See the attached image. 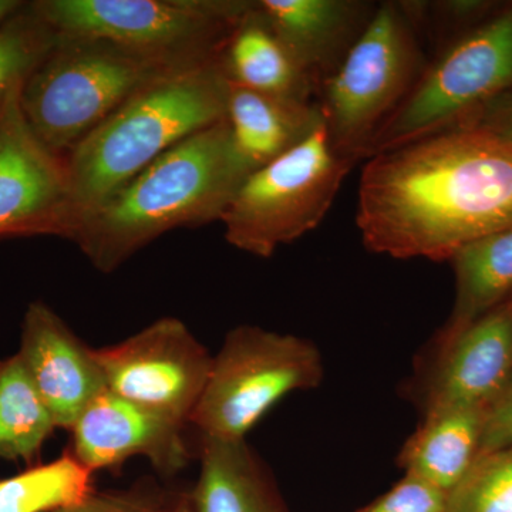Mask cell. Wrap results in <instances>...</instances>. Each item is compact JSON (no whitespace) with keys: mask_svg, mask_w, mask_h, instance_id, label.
<instances>
[{"mask_svg":"<svg viewBox=\"0 0 512 512\" xmlns=\"http://www.w3.org/2000/svg\"><path fill=\"white\" fill-rule=\"evenodd\" d=\"M356 224L375 254L450 261L512 227V146L460 126L376 154L360 177Z\"/></svg>","mask_w":512,"mask_h":512,"instance_id":"obj_1","label":"cell"},{"mask_svg":"<svg viewBox=\"0 0 512 512\" xmlns=\"http://www.w3.org/2000/svg\"><path fill=\"white\" fill-rule=\"evenodd\" d=\"M249 175L225 117L171 148L80 218L70 241L97 271L111 274L167 232L221 222Z\"/></svg>","mask_w":512,"mask_h":512,"instance_id":"obj_2","label":"cell"},{"mask_svg":"<svg viewBox=\"0 0 512 512\" xmlns=\"http://www.w3.org/2000/svg\"><path fill=\"white\" fill-rule=\"evenodd\" d=\"M227 90L220 59L170 74L131 97L80 141L66 156L73 231L80 218L171 148L224 120Z\"/></svg>","mask_w":512,"mask_h":512,"instance_id":"obj_3","label":"cell"},{"mask_svg":"<svg viewBox=\"0 0 512 512\" xmlns=\"http://www.w3.org/2000/svg\"><path fill=\"white\" fill-rule=\"evenodd\" d=\"M252 0H35L57 35L94 37L170 72L217 62Z\"/></svg>","mask_w":512,"mask_h":512,"instance_id":"obj_4","label":"cell"},{"mask_svg":"<svg viewBox=\"0 0 512 512\" xmlns=\"http://www.w3.org/2000/svg\"><path fill=\"white\" fill-rule=\"evenodd\" d=\"M419 22L410 2H383L336 73L320 87L318 103L330 146L353 163L409 99L426 72Z\"/></svg>","mask_w":512,"mask_h":512,"instance_id":"obj_5","label":"cell"},{"mask_svg":"<svg viewBox=\"0 0 512 512\" xmlns=\"http://www.w3.org/2000/svg\"><path fill=\"white\" fill-rule=\"evenodd\" d=\"M185 72V70H184ZM170 72L94 37L57 35L20 92L33 133L66 157L131 97Z\"/></svg>","mask_w":512,"mask_h":512,"instance_id":"obj_6","label":"cell"},{"mask_svg":"<svg viewBox=\"0 0 512 512\" xmlns=\"http://www.w3.org/2000/svg\"><path fill=\"white\" fill-rule=\"evenodd\" d=\"M325 375L311 340L259 326L229 330L190 424L202 437L245 440L256 423L292 392L316 389Z\"/></svg>","mask_w":512,"mask_h":512,"instance_id":"obj_7","label":"cell"},{"mask_svg":"<svg viewBox=\"0 0 512 512\" xmlns=\"http://www.w3.org/2000/svg\"><path fill=\"white\" fill-rule=\"evenodd\" d=\"M330 146L325 121L284 156L249 175L221 218L229 245L271 258L318 228L355 167Z\"/></svg>","mask_w":512,"mask_h":512,"instance_id":"obj_8","label":"cell"},{"mask_svg":"<svg viewBox=\"0 0 512 512\" xmlns=\"http://www.w3.org/2000/svg\"><path fill=\"white\" fill-rule=\"evenodd\" d=\"M511 90L512 6H508L437 53L409 99L377 134L369 158L463 126Z\"/></svg>","mask_w":512,"mask_h":512,"instance_id":"obj_9","label":"cell"},{"mask_svg":"<svg viewBox=\"0 0 512 512\" xmlns=\"http://www.w3.org/2000/svg\"><path fill=\"white\" fill-rule=\"evenodd\" d=\"M107 390L187 426L200 402L212 357L183 320L164 316L117 345L94 349Z\"/></svg>","mask_w":512,"mask_h":512,"instance_id":"obj_10","label":"cell"},{"mask_svg":"<svg viewBox=\"0 0 512 512\" xmlns=\"http://www.w3.org/2000/svg\"><path fill=\"white\" fill-rule=\"evenodd\" d=\"M20 92L0 114V238L69 239L73 211L66 157L33 133L20 107Z\"/></svg>","mask_w":512,"mask_h":512,"instance_id":"obj_11","label":"cell"},{"mask_svg":"<svg viewBox=\"0 0 512 512\" xmlns=\"http://www.w3.org/2000/svg\"><path fill=\"white\" fill-rule=\"evenodd\" d=\"M16 355L57 429L72 430L84 409L107 390L94 349L45 302L26 309Z\"/></svg>","mask_w":512,"mask_h":512,"instance_id":"obj_12","label":"cell"},{"mask_svg":"<svg viewBox=\"0 0 512 512\" xmlns=\"http://www.w3.org/2000/svg\"><path fill=\"white\" fill-rule=\"evenodd\" d=\"M184 429L106 390L84 409L70 430L73 444L69 453L90 473L140 456L161 473L174 474L190 460Z\"/></svg>","mask_w":512,"mask_h":512,"instance_id":"obj_13","label":"cell"},{"mask_svg":"<svg viewBox=\"0 0 512 512\" xmlns=\"http://www.w3.org/2000/svg\"><path fill=\"white\" fill-rule=\"evenodd\" d=\"M512 375V301L487 313L454 338L439 342L426 389L424 414L484 409Z\"/></svg>","mask_w":512,"mask_h":512,"instance_id":"obj_14","label":"cell"},{"mask_svg":"<svg viewBox=\"0 0 512 512\" xmlns=\"http://www.w3.org/2000/svg\"><path fill=\"white\" fill-rule=\"evenodd\" d=\"M254 9L319 94L365 32L377 5L362 0H254Z\"/></svg>","mask_w":512,"mask_h":512,"instance_id":"obj_15","label":"cell"},{"mask_svg":"<svg viewBox=\"0 0 512 512\" xmlns=\"http://www.w3.org/2000/svg\"><path fill=\"white\" fill-rule=\"evenodd\" d=\"M227 83L232 146L251 174L301 144L323 123L318 103H291Z\"/></svg>","mask_w":512,"mask_h":512,"instance_id":"obj_16","label":"cell"},{"mask_svg":"<svg viewBox=\"0 0 512 512\" xmlns=\"http://www.w3.org/2000/svg\"><path fill=\"white\" fill-rule=\"evenodd\" d=\"M220 64L228 82L252 92L299 104L318 99L315 83L259 18L254 0L222 50Z\"/></svg>","mask_w":512,"mask_h":512,"instance_id":"obj_17","label":"cell"},{"mask_svg":"<svg viewBox=\"0 0 512 512\" xmlns=\"http://www.w3.org/2000/svg\"><path fill=\"white\" fill-rule=\"evenodd\" d=\"M195 512H286L271 474L245 440L202 437Z\"/></svg>","mask_w":512,"mask_h":512,"instance_id":"obj_18","label":"cell"},{"mask_svg":"<svg viewBox=\"0 0 512 512\" xmlns=\"http://www.w3.org/2000/svg\"><path fill=\"white\" fill-rule=\"evenodd\" d=\"M484 416V409L424 414L423 423L404 444L400 466L409 476L448 493L463 480L480 453Z\"/></svg>","mask_w":512,"mask_h":512,"instance_id":"obj_19","label":"cell"},{"mask_svg":"<svg viewBox=\"0 0 512 512\" xmlns=\"http://www.w3.org/2000/svg\"><path fill=\"white\" fill-rule=\"evenodd\" d=\"M456 301L437 342L454 338L512 292V227L476 239L451 256Z\"/></svg>","mask_w":512,"mask_h":512,"instance_id":"obj_20","label":"cell"},{"mask_svg":"<svg viewBox=\"0 0 512 512\" xmlns=\"http://www.w3.org/2000/svg\"><path fill=\"white\" fill-rule=\"evenodd\" d=\"M55 429L18 355L0 359V460H35Z\"/></svg>","mask_w":512,"mask_h":512,"instance_id":"obj_21","label":"cell"},{"mask_svg":"<svg viewBox=\"0 0 512 512\" xmlns=\"http://www.w3.org/2000/svg\"><path fill=\"white\" fill-rule=\"evenodd\" d=\"M90 473L67 451L49 464L0 481V512H46L93 493Z\"/></svg>","mask_w":512,"mask_h":512,"instance_id":"obj_22","label":"cell"},{"mask_svg":"<svg viewBox=\"0 0 512 512\" xmlns=\"http://www.w3.org/2000/svg\"><path fill=\"white\" fill-rule=\"evenodd\" d=\"M55 40V30L36 15L30 2L0 26V114Z\"/></svg>","mask_w":512,"mask_h":512,"instance_id":"obj_23","label":"cell"},{"mask_svg":"<svg viewBox=\"0 0 512 512\" xmlns=\"http://www.w3.org/2000/svg\"><path fill=\"white\" fill-rule=\"evenodd\" d=\"M443 512H512V448L478 454Z\"/></svg>","mask_w":512,"mask_h":512,"instance_id":"obj_24","label":"cell"},{"mask_svg":"<svg viewBox=\"0 0 512 512\" xmlns=\"http://www.w3.org/2000/svg\"><path fill=\"white\" fill-rule=\"evenodd\" d=\"M446 501V491L406 474L392 490L357 512H443Z\"/></svg>","mask_w":512,"mask_h":512,"instance_id":"obj_25","label":"cell"},{"mask_svg":"<svg viewBox=\"0 0 512 512\" xmlns=\"http://www.w3.org/2000/svg\"><path fill=\"white\" fill-rule=\"evenodd\" d=\"M507 448H512V375L503 392L485 410L478 454L495 453Z\"/></svg>","mask_w":512,"mask_h":512,"instance_id":"obj_26","label":"cell"},{"mask_svg":"<svg viewBox=\"0 0 512 512\" xmlns=\"http://www.w3.org/2000/svg\"><path fill=\"white\" fill-rule=\"evenodd\" d=\"M53 512H161L150 498L134 493L89 494L77 503L64 505Z\"/></svg>","mask_w":512,"mask_h":512,"instance_id":"obj_27","label":"cell"},{"mask_svg":"<svg viewBox=\"0 0 512 512\" xmlns=\"http://www.w3.org/2000/svg\"><path fill=\"white\" fill-rule=\"evenodd\" d=\"M463 126L481 128L512 146V90L490 101Z\"/></svg>","mask_w":512,"mask_h":512,"instance_id":"obj_28","label":"cell"},{"mask_svg":"<svg viewBox=\"0 0 512 512\" xmlns=\"http://www.w3.org/2000/svg\"><path fill=\"white\" fill-rule=\"evenodd\" d=\"M23 3L20 0H0V26L6 22L13 15L22 8Z\"/></svg>","mask_w":512,"mask_h":512,"instance_id":"obj_29","label":"cell"},{"mask_svg":"<svg viewBox=\"0 0 512 512\" xmlns=\"http://www.w3.org/2000/svg\"><path fill=\"white\" fill-rule=\"evenodd\" d=\"M174 512H195V510H192L190 505L183 504V505H180V507H178L177 510H175Z\"/></svg>","mask_w":512,"mask_h":512,"instance_id":"obj_30","label":"cell"}]
</instances>
